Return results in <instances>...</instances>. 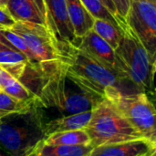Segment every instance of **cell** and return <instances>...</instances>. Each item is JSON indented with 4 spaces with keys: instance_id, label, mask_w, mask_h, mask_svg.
<instances>
[{
    "instance_id": "1",
    "label": "cell",
    "mask_w": 156,
    "mask_h": 156,
    "mask_svg": "<svg viewBox=\"0 0 156 156\" xmlns=\"http://www.w3.org/2000/svg\"><path fill=\"white\" fill-rule=\"evenodd\" d=\"M58 48L59 59L67 66V78L82 91L104 99L107 89H121L123 81L114 69L70 44H58Z\"/></svg>"
},
{
    "instance_id": "2",
    "label": "cell",
    "mask_w": 156,
    "mask_h": 156,
    "mask_svg": "<svg viewBox=\"0 0 156 156\" xmlns=\"http://www.w3.org/2000/svg\"><path fill=\"white\" fill-rule=\"evenodd\" d=\"M122 39L114 50L115 70L122 80L131 82L140 91H151L154 88L155 58L153 57L126 21L120 24Z\"/></svg>"
},
{
    "instance_id": "3",
    "label": "cell",
    "mask_w": 156,
    "mask_h": 156,
    "mask_svg": "<svg viewBox=\"0 0 156 156\" xmlns=\"http://www.w3.org/2000/svg\"><path fill=\"white\" fill-rule=\"evenodd\" d=\"M44 137L43 122L32 105L0 118V146L10 156H27Z\"/></svg>"
},
{
    "instance_id": "4",
    "label": "cell",
    "mask_w": 156,
    "mask_h": 156,
    "mask_svg": "<svg viewBox=\"0 0 156 156\" xmlns=\"http://www.w3.org/2000/svg\"><path fill=\"white\" fill-rule=\"evenodd\" d=\"M85 130L92 148L144 139L106 99L92 108L91 116Z\"/></svg>"
},
{
    "instance_id": "5",
    "label": "cell",
    "mask_w": 156,
    "mask_h": 156,
    "mask_svg": "<svg viewBox=\"0 0 156 156\" xmlns=\"http://www.w3.org/2000/svg\"><path fill=\"white\" fill-rule=\"evenodd\" d=\"M104 99L144 139L156 144L155 109L147 93H125L121 89L112 87L106 90Z\"/></svg>"
},
{
    "instance_id": "6",
    "label": "cell",
    "mask_w": 156,
    "mask_h": 156,
    "mask_svg": "<svg viewBox=\"0 0 156 156\" xmlns=\"http://www.w3.org/2000/svg\"><path fill=\"white\" fill-rule=\"evenodd\" d=\"M10 29L24 39L37 62L60 60L58 42L46 26L16 21Z\"/></svg>"
},
{
    "instance_id": "7",
    "label": "cell",
    "mask_w": 156,
    "mask_h": 156,
    "mask_svg": "<svg viewBox=\"0 0 156 156\" xmlns=\"http://www.w3.org/2000/svg\"><path fill=\"white\" fill-rule=\"evenodd\" d=\"M125 21L147 51L155 58L156 3L148 0H130Z\"/></svg>"
},
{
    "instance_id": "8",
    "label": "cell",
    "mask_w": 156,
    "mask_h": 156,
    "mask_svg": "<svg viewBox=\"0 0 156 156\" xmlns=\"http://www.w3.org/2000/svg\"><path fill=\"white\" fill-rule=\"evenodd\" d=\"M47 5V27L58 44H70L78 47L80 40L76 37L71 25L65 0H45Z\"/></svg>"
},
{
    "instance_id": "9",
    "label": "cell",
    "mask_w": 156,
    "mask_h": 156,
    "mask_svg": "<svg viewBox=\"0 0 156 156\" xmlns=\"http://www.w3.org/2000/svg\"><path fill=\"white\" fill-rule=\"evenodd\" d=\"M5 8L16 22H31L47 27L45 0H7Z\"/></svg>"
},
{
    "instance_id": "10",
    "label": "cell",
    "mask_w": 156,
    "mask_h": 156,
    "mask_svg": "<svg viewBox=\"0 0 156 156\" xmlns=\"http://www.w3.org/2000/svg\"><path fill=\"white\" fill-rule=\"evenodd\" d=\"M156 152V144L140 139L104 144L92 148L89 156H151Z\"/></svg>"
},
{
    "instance_id": "11",
    "label": "cell",
    "mask_w": 156,
    "mask_h": 156,
    "mask_svg": "<svg viewBox=\"0 0 156 156\" xmlns=\"http://www.w3.org/2000/svg\"><path fill=\"white\" fill-rule=\"evenodd\" d=\"M77 48L103 65L115 70L116 61L113 48L93 29L89 30L80 38Z\"/></svg>"
},
{
    "instance_id": "12",
    "label": "cell",
    "mask_w": 156,
    "mask_h": 156,
    "mask_svg": "<svg viewBox=\"0 0 156 156\" xmlns=\"http://www.w3.org/2000/svg\"><path fill=\"white\" fill-rule=\"evenodd\" d=\"M90 116L91 111H88L63 117H58L46 122L43 124L44 136L47 137L50 134L58 133L85 129L90 119Z\"/></svg>"
},
{
    "instance_id": "13",
    "label": "cell",
    "mask_w": 156,
    "mask_h": 156,
    "mask_svg": "<svg viewBox=\"0 0 156 156\" xmlns=\"http://www.w3.org/2000/svg\"><path fill=\"white\" fill-rule=\"evenodd\" d=\"M68 14L77 38L80 39L92 29L94 18L87 11L80 0H65Z\"/></svg>"
},
{
    "instance_id": "14",
    "label": "cell",
    "mask_w": 156,
    "mask_h": 156,
    "mask_svg": "<svg viewBox=\"0 0 156 156\" xmlns=\"http://www.w3.org/2000/svg\"><path fill=\"white\" fill-rule=\"evenodd\" d=\"M91 150L90 145H51L42 140L27 156H89Z\"/></svg>"
},
{
    "instance_id": "15",
    "label": "cell",
    "mask_w": 156,
    "mask_h": 156,
    "mask_svg": "<svg viewBox=\"0 0 156 156\" xmlns=\"http://www.w3.org/2000/svg\"><path fill=\"white\" fill-rule=\"evenodd\" d=\"M28 62L27 57L15 48H4L0 49V68L17 80L24 73Z\"/></svg>"
},
{
    "instance_id": "16",
    "label": "cell",
    "mask_w": 156,
    "mask_h": 156,
    "mask_svg": "<svg viewBox=\"0 0 156 156\" xmlns=\"http://www.w3.org/2000/svg\"><path fill=\"white\" fill-rule=\"evenodd\" d=\"M43 142L51 145H90L89 134L85 129L74 130L50 134L43 139Z\"/></svg>"
},
{
    "instance_id": "17",
    "label": "cell",
    "mask_w": 156,
    "mask_h": 156,
    "mask_svg": "<svg viewBox=\"0 0 156 156\" xmlns=\"http://www.w3.org/2000/svg\"><path fill=\"white\" fill-rule=\"evenodd\" d=\"M92 29L115 50L122 39L121 28L107 20L94 19Z\"/></svg>"
},
{
    "instance_id": "18",
    "label": "cell",
    "mask_w": 156,
    "mask_h": 156,
    "mask_svg": "<svg viewBox=\"0 0 156 156\" xmlns=\"http://www.w3.org/2000/svg\"><path fill=\"white\" fill-rule=\"evenodd\" d=\"M87 11L92 16L94 19H102L110 21L111 23L118 26L120 27V24L125 20L120 19L116 16H114L101 0H80Z\"/></svg>"
},
{
    "instance_id": "19",
    "label": "cell",
    "mask_w": 156,
    "mask_h": 156,
    "mask_svg": "<svg viewBox=\"0 0 156 156\" xmlns=\"http://www.w3.org/2000/svg\"><path fill=\"white\" fill-rule=\"evenodd\" d=\"M32 105V101H22L16 100L3 90H0V118L8 114L26 111Z\"/></svg>"
},
{
    "instance_id": "20",
    "label": "cell",
    "mask_w": 156,
    "mask_h": 156,
    "mask_svg": "<svg viewBox=\"0 0 156 156\" xmlns=\"http://www.w3.org/2000/svg\"><path fill=\"white\" fill-rule=\"evenodd\" d=\"M0 33L2 34V36L6 39V41L15 49H16V50L22 52L23 54H25L27 57L29 62H32V63L37 62L33 58V57H32L27 46L26 45L24 39L18 34H16V32L11 30L10 27H1V26H0Z\"/></svg>"
},
{
    "instance_id": "21",
    "label": "cell",
    "mask_w": 156,
    "mask_h": 156,
    "mask_svg": "<svg viewBox=\"0 0 156 156\" xmlns=\"http://www.w3.org/2000/svg\"><path fill=\"white\" fill-rule=\"evenodd\" d=\"M112 1L113 2L120 17L125 20L130 8V0H112Z\"/></svg>"
},
{
    "instance_id": "22",
    "label": "cell",
    "mask_w": 156,
    "mask_h": 156,
    "mask_svg": "<svg viewBox=\"0 0 156 156\" xmlns=\"http://www.w3.org/2000/svg\"><path fill=\"white\" fill-rule=\"evenodd\" d=\"M15 20L12 18L5 7L0 6V26L5 27H11L15 24Z\"/></svg>"
},
{
    "instance_id": "23",
    "label": "cell",
    "mask_w": 156,
    "mask_h": 156,
    "mask_svg": "<svg viewBox=\"0 0 156 156\" xmlns=\"http://www.w3.org/2000/svg\"><path fill=\"white\" fill-rule=\"evenodd\" d=\"M104 5H105V6L114 15V16H116L117 17H119L120 19H122V18H121L120 17V16H119V14L117 13V10H116V8H115V5H114V4H113V2L112 1V0H101ZM124 20V19H123Z\"/></svg>"
},
{
    "instance_id": "24",
    "label": "cell",
    "mask_w": 156,
    "mask_h": 156,
    "mask_svg": "<svg viewBox=\"0 0 156 156\" xmlns=\"http://www.w3.org/2000/svg\"><path fill=\"white\" fill-rule=\"evenodd\" d=\"M14 48L6 41V39L2 36V34L0 33V49H1V48Z\"/></svg>"
},
{
    "instance_id": "25",
    "label": "cell",
    "mask_w": 156,
    "mask_h": 156,
    "mask_svg": "<svg viewBox=\"0 0 156 156\" xmlns=\"http://www.w3.org/2000/svg\"><path fill=\"white\" fill-rule=\"evenodd\" d=\"M0 156H10V154H8L0 146Z\"/></svg>"
},
{
    "instance_id": "26",
    "label": "cell",
    "mask_w": 156,
    "mask_h": 156,
    "mask_svg": "<svg viewBox=\"0 0 156 156\" xmlns=\"http://www.w3.org/2000/svg\"><path fill=\"white\" fill-rule=\"evenodd\" d=\"M7 3V0H0V6L5 7V5Z\"/></svg>"
},
{
    "instance_id": "27",
    "label": "cell",
    "mask_w": 156,
    "mask_h": 156,
    "mask_svg": "<svg viewBox=\"0 0 156 156\" xmlns=\"http://www.w3.org/2000/svg\"><path fill=\"white\" fill-rule=\"evenodd\" d=\"M148 1H151V2H153V3H156V0H148Z\"/></svg>"
}]
</instances>
